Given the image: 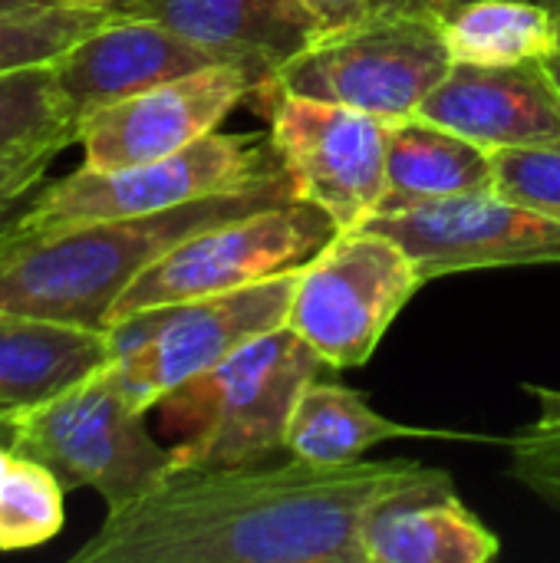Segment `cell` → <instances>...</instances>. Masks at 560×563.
Masks as SVG:
<instances>
[{
  "instance_id": "6da1fadb",
  "label": "cell",
  "mask_w": 560,
  "mask_h": 563,
  "mask_svg": "<svg viewBox=\"0 0 560 563\" xmlns=\"http://www.w3.org/2000/svg\"><path fill=\"white\" fill-rule=\"evenodd\" d=\"M455 482L419 462L178 468L106 515L73 563H370V518Z\"/></svg>"
},
{
  "instance_id": "7a4b0ae2",
  "label": "cell",
  "mask_w": 560,
  "mask_h": 563,
  "mask_svg": "<svg viewBox=\"0 0 560 563\" xmlns=\"http://www.w3.org/2000/svg\"><path fill=\"white\" fill-rule=\"evenodd\" d=\"M297 198L287 175L248 191L198 198L139 218L0 238V310L106 330L116 300L191 234Z\"/></svg>"
},
{
  "instance_id": "3957f363",
  "label": "cell",
  "mask_w": 560,
  "mask_h": 563,
  "mask_svg": "<svg viewBox=\"0 0 560 563\" xmlns=\"http://www.w3.org/2000/svg\"><path fill=\"white\" fill-rule=\"evenodd\" d=\"M327 363L277 327L155 402L178 468H234L287 452L290 412Z\"/></svg>"
},
{
  "instance_id": "277c9868",
  "label": "cell",
  "mask_w": 560,
  "mask_h": 563,
  "mask_svg": "<svg viewBox=\"0 0 560 563\" xmlns=\"http://www.w3.org/2000/svg\"><path fill=\"white\" fill-rule=\"evenodd\" d=\"M287 175L271 135L211 132L195 145L125 168H76L56 181H43L13 214L3 238L53 231L66 224L139 218L168 211L198 198L248 191Z\"/></svg>"
},
{
  "instance_id": "5b68a950",
  "label": "cell",
  "mask_w": 560,
  "mask_h": 563,
  "mask_svg": "<svg viewBox=\"0 0 560 563\" xmlns=\"http://www.w3.org/2000/svg\"><path fill=\"white\" fill-rule=\"evenodd\" d=\"M449 69L452 56L432 16L370 13L356 26L317 36L264 79L248 106L261 112L277 96H310L403 122L419 115Z\"/></svg>"
},
{
  "instance_id": "8992f818",
  "label": "cell",
  "mask_w": 560,
  "mask_h": 563,
  "mask_svg": "<svg viewBox=\"0 0 560 563\" xmlns=\"http://www.w3.org/2000/svg\"><path fill=\"white\" fill-rule=\"evenodd\" d=\"M145 419L149 412L102 366L59 396L13 416L7 442L43 462L63 488H89L116 511L175 472L172 445H162Z\"/></svg>"
},
{
  "instance_id": "52a82bcc",
  "label": "cell",
  "mask_w": 560,
  "mask_h": 563,
  "mask_svg": "<svg viewBox=\"0 0 560 563\" xmlns=\"http://www.w3.org/2000/svg\"><path fill=\"white\" fill-rule=\"evenodd\" d=\"M337 234V221L300 198L205 228L162 254L149 271H142L116 300L106 327L149 310L205 300L284 274H297Z\"/></svg>"
},
{
  "instance_id": "ba28073f",
  "label": "cell",
  "mask_w": 560,
  "mask_h": 563,
  "mask_svg": "<svg viewBox=\"0 0 560 563\" xmlns=\"http://www.w3.org/2000/svg\"><path fill=\"white\" fill-rule=\"evenodd\" d=\"M297 274H284L205 300L149 310L106 327L112 340L106 376L142 412H152L165 393L218 366L244 343L287 327Z\"/></svg>"
},
{
  "instance_id": "9c48e42d",
  "label": "cell",
  "mask_w": 560,
  "mask_h": 563,
  "mask_svg": "<svg viewBox=\"0 0 560 563\" xmlns=\"http://www.w3.org/2000/svg\"><path fill=\"white\" fill-rule=\"evenodd\" d=\"M426 284L416 261L370 228L340 231L300 274L287 327L333 369L363 366Z\"/></svg>"
},
{
  "instance_id": "30bf717a",
  "label": "cell",
  "mask_w": 560,
  "mask_h": 563,
  "mask_svg": "<svg viewBox=\"0 0 560 563\" xmlns=\"http://www.w3.org/2000/svg\"><path fill=\"white\" fill-rule=\"evenodd\" d=\"M261 115L300 201L327 211L340 231L363 228L383 208L386 119L310 96H277Z\"/></svg>"
},
{
  "instance_id": "8fae6325",
  "label": "cell",
  "mask_w": 560,
  "mask_h": 563,
  "mask_svg": "<svg viewBox=\"0 0 560 563\" xmlns=\"http://www.w3.org/2000/svg\"><path fill=\"white\" fill-rule=\"evenodd\" d=\"M363 228L393 238L429 280L488 267L560 264V221L498 195H459L380 211Z\"/></svg>"
},
{
  "instance_id": "7c38bea8",
  "label": "cell",
  "mask_w": 560,
  "mask_h": 563,
  "mask_svg": "<svg viewBox=\"0 0 560 563\" xmlns=\"http://www.w3.org/2000/svg\"><path fill=\"white\" fill-rule=\"evenodd\" d=\"M261 79L231 63H215L188 76L132 92L79 119L86 168H125L175 155L218 132L228 112L251 99Z\"/></svg>"
},
{
  "instance_id": "4fadbf2b",
  "label": "cell",
  "mask_w": 560,
  "mask_h": 563,
  "mask_svg": "<svg viewBox=\"0 0 560 563\" xmlns=\"http://www.w3.org/2000/svg\"><path fill=\"white\" fill-rule=\"evenodd\" d=\"M422 119L446 125L479 145H560V86L548 59L515 66L452 63L426 96Z\"/></svg>"
},
{
  "instance_id": "5bb4252c",
  "label": "cell",
  "mask_w": 560,
  "mask_h": 563,
  "mask_svg": "<svg viewBox=\"0 0 560 563\" xmlns=\"http://www.w3.org/2000/svg\"><path fill=\"white\" fill-rule=\"evenodd\" d=\"M215 63L221 59L175 30L145 16L119 13L112 7V13L83 40H76L59 59H53L50 69L66 102L83 119L99 106Z\"/></svg>"
},
{
  "instance_id": "9a60e30c",
  "label": "cell",
  "mask_w": 560,
  "mask_h": 563,
  "mask_svg": "<svg viewBox=\"0 0 560 563\" xmlns=\"http://www.w3.org/2000/svg\"><path fill=\"white\" fill-rule=\"evenodd\" d=\"M112 7L175 30L261 82L320 36L304 0H116Z\"/></svg>"
},
{
  "instance_id": "2e32d148",
  "label": "cell",
  "mask_w": 560,
  "mask_h": 563,
  "mask_svg": "<svg viewBox=\"0 0 560 563\" xmlns=\"http://www.w3.org/2000/svg\"><path fill=\"white\" fill-rule=\"evenodd\" d=\"M109 360V330L0 310V416L13 422V416L99 373Z\"/></svg>"
},
{
  "instance_id": "e0dca14e",
  "label": "cell",
  "mask_w": 560,
  "mask_h": 563,
  "mask_svg": "<svg viewBox=\"0 0 560 563\" xmlns=\"http://www.w3.org/2000/svg\"><path fill=\"white\" fill-rule=\"evenodd\" d=\"M459 195H495L492 152L422 115L389 122L386 198L380 211H399Z\"/></svg>"
},
{
  "instance_id": "ac0fdd59",
  "label": "cell",
  "mask_w": 560,
  "mask_h": 563,
  "mask_svg": "<svg viewBox=\"0 0 560 563\" xmlns=\"http://www.w3.org/2000/svg\"><path fill=\"white\" fill-rule=\"evenodd\" d=\"M363 544L370 563H488L502 548L455 488L389 501L370 518Z\"/></svg>"
},
{
  "instance_id": "d6986e66",
  "label": "cell",
  "mask_w": 560,
  "mask_h": 563,
  "mask_svg": "<svg viewBox=\"0 0 560 563\" xmlns=\"http://www.w3.org/2000/svg\"><path fill=\"white\" fill-rule=\"evenodd\" d=\"M396 439H469V435L393 422L380 416L363 393L317 376L304 386L290 412L284 449L287 455L310 465H353L373 445L396 442Z\"/></svg>"
},
{
  "instance_id": "ffe728a7",
  "label": "cell",
  "mask_w": 560,
  "mask_h": 563,
  "mask_svg": "<svg viewBox=\"0 0 560 563\" xmlns=\"http://www.w3.org/2000/svg\"><path fill=\"white\" fill-rule=\"evenodd\" d=\"M452 63L515 66L558 56V13L531 0H469L436 16Z\"/></svg>"
},
{
  "instance_id": "44dd1931",
  "label": "cell",
  "mask_w": 560,
  "mask_h": 563,
  "mask_svg": "<svg viewBox=\"0 0 560 563\" xmlns=\"http://www.w3.org/2000/svg\"><path fill=\"white\" fill-rule=\"evenodd\" d=\"M79 142V115L50 66L0 73V168L53 162Z\"/></svg>"
},
{
  "instance_id": "7402d4cb",
  "label": "cell",
  "mask_w": 560,
  "mask_h": 563,
  "mask_svg": "<svg viewBox=\"0 0 560 563\" xmlns=\"http://www.w3.org/2000/svg\"><path fill=\"white\" fill-rule=\"evenodd\" d=\"M63 482L36 459L0 442V551H26L63 528Z\"/></svg>"
},
{
  "instance_id": "603a6c76",
  "label": "cell",
  "mask_w": 560,
  "mask_h": 563,
  "mask_svg": "<svg viewBox=\"0 0 560 563\" xmlns=\"http://www.w3.org/2000/svg\"><path fill=\"white\" fill-rule=\"evenodd\" d=\"M112 7H33L0 13V73L50 66L76 40L96 30Z\"/></svg>"
},
{
  "instance_id": "cb8c5ba5",
  "label": "cell",
  "mask_w": 560,
  "mask_h": 563,
  "mask_svg": "<svg viewBox=\"0 0 560 563\" xmlns=\"http://www.w3.org/2000/svg\"><path fill=\"white\" fill-rule=\"evenodd\" d=\"M528 393L538 396L541 416L535 426L505 439L512 449V478L560 511V389L528 386Z\"/></svg>"
},
{
  "instance_id": "d4e9b609",
  "label": "cell",
  "mask_w": 560,
  "mask_h": 563,
  "mask_svg": "<svg viewBox=\"0 0 560 563\" xmlns=\"http://www.w3.org/2000/svg\"><path fill=\"white\" fill-rule=\"evenodd\" d=\"M495 195L560 221V145L492 148Z\"/></svg>"
},
{
  "instance_id": "484cf974",
  "label": "cell",
  "mask_w": 560,
  "mask_h": 563,
  "mask_svg": "<svg viewBox=\"0 0 560 563\" xmlns=\"http://www.w3.org/2000/svg\"><path fill=\"white\" fill-rule=\"evenodd\" d=\"M46 168H50V162L0 168V238H3V231H7V224L13 221V214H17V211L33 198V191L46 181Z\"/></svg>"
},
{
  "instance_id": "4316f807",
  "label": "cell",
  "mask_w": 560,
  "mask_h": 563,
  "mask_svg": "<svg viewBox=\"0 0 560 563\" xmlns=\"http://www.w3.org/2000/svg\"><path fill=\"white\" fill-rule=\"evenodd\" d=\"M304 7L310 10L320 36L356 26L373 13V0H304Z\"/></svg>"
},
{
  "instance_id": "83f0119b",
  "label": "cell",
  "mask_w": 560,
  "mask_h": 563,
  "mask_svg": "<svg viewBox=\"0 0 560 563\" xmlns=\"http://www.w3.org/2000/svg\"><path fill=\"white\" fill-rule=\"evenodd\" d=\"M459 3H469V0H373V13H389V16L406 13V16H432L436 20L439 13H446ZM531 3H541V7L560 13V0H531Z\"/></svg>"
},
{
  "instance_id": "f1b7e54d",
  "label": "cell",
  "mask_w": 560,
  "mask_h": 563,
  "mask_svg": "<svg viewBox=\"0 0 560 563\" xmlns=\"http://www.w3.org/2000/svg\"><path fill=\"white\" fill-rule=\"evenodd\" d=\"M59 0H0V13H10V10H33V7H53Z\"/></svg>"
},
{
  "instance_id": "f546056e",
  "label": "cell",
  "mask_w": 560,
  "mask_h": 563,
  "mask_svg": "<svg viewBox=\"0 0 560 563\" xmlns=\"http://www.w3.org/2000/svg\"><path fill=\"white\" fill-rule=\"evenodd\" d=\"M66 7H112L116 0H59Z\"/></svg>"
},
{
  "instance_id": "4dcf8cb0",
  "label": "cell",
  "mask_w": 560,
  "mask_h": 563,
  "mask_svg": "<svg viewBox=\"0 0 560 563\" xmlns=\"http://www.w3.org/2000/svg\"><path fill=\"white\" fill-rule=\"evenodd\" d=\"M548 66H551V73H554V79H558V86H560V56H551V59H548Z\"/></svg>"
},
{
  "instance_id": "1f68e13d",
  "label": "cell",
  "mask_w": 560,
  "mask_h": 563,
  "mask_svg": "<svg viewBox=\"0 0 560 563\" xmlns=\"http://www.w3.org/2000/svg\"><path fill=\"white\" fill-rule=\"evenodd\" d=\"M0 439H10V419L0 416Z\"/></svg>"
},
{
  "instance_id": "d6a6232c",
  "label": "cell",
  "mask_w": 560,
  "mask_h": 563,
  "mask_svg": "<svg viewBox=\"0 0 560 563\" xmlns=\"http://www.w3.org/2000/svg\"><path fill=\"white\" fill-rule=\"evenodd\" d=\"M558 56H560V13H558Z\"/></svg>"
}]
</instances>
